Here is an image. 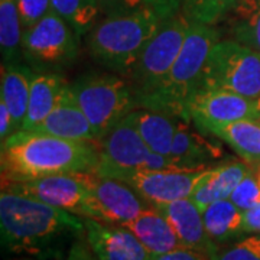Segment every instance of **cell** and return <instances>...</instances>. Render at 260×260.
I'll return each mask as SVG.
<instances>
[{
  "label": "cell",
  "instance_id": "1",
  "mask_svg": "<svg viewBox=\"0 0 260 260\" xmlns=\"http://www.w3.org/2000/svg\"><path fill=\"white\" fill-rule=\"evenodd\" d=\"M85 232L84 217L26 195L2 191V250L8 256L65 260L75 239Z\"/></svg>",
  "mask_w": 260,
  "mask_h": 260
},
{
  "label": "cell",
  "instance_id": "2",
  "mask_svg": "<svg viewBox=\"0 0 260 260\" xmlns=\"http://www.w3.org/2000/svg\"><path fill=\"white\" fill-rule=\"evenodd\" d=\"M0 145L2 182L90 172L100 160L97 142L62 139L30 130H18Z\"/></svg>",
  "mask_w": 260,
  "mask_h": 260
},
{
  "label": "cell",
  "instance_id": "3",
  "mask_svg": "<svg viewBox=\"0 0 260 260\" xmlns=\"http://www.w3.org/2000/svg\"><path fill=\"white\" fill-rule=\"evenodd\" d=\"M221 39L214 25L191 20L185 42L174 65L156 88L138 103V109H149L186 120V104L203 84L210 51Z\"/></svg>",
  "mask_w": 260,
  "mask_h": 260
},
{
  "label": "cell",
  "instance_id": "4",
  "mask_svg": "<svg viewBox=\"0 0 260 260\" xmlns=\"http://www.w3.org/2000/svg\"><path fill=\"white\" fill-rule=\"evenodd\" d=\"M164 19L149 6L104 18L88 34V51L106 70L127 77Z\"/></svg>",
  "mask_w": 260,
  "mask_h": 260
},
{
  "label": "cell",
  "instance_id": "5",
  "mask_svg": "<svg viewBox=\"0 0 260 260\" xmlns=\"http://www.w3.org/2000/svg\"><path fill=\"white\" fill-rule=\"evenodd\" d=\"M68 88L91 123L99 142L136 109L135 94L127 78L116 73L81 75L68 84Z\"/></svg>",
  "mask_w": 260,
  "mask_h": 260
},
{
  "label": "cell",
  "instance_id": "6",
  "mask_svg": "<svg viewBox=\"0 0 260 260\" xmlns=\"http://www.w3.org/2000/svg\"><path fill=\"white\" fill-rule=\"evenodd\" d=\"M191 26V19L184 12L164 19L155 37L142 52L139 61L126 78L138 103L152 93L179 55Z\"/></svg>",
  "mask_w": 260,
  "mask_h": 260
},
{
  "label": "cell",
  "instance_id": "7",
  "mask_svg": "<svg viewBox=\"0 0 260 260\" xmlns=\"http://www.w3.org/2000/svg\"><path fill=\"white\" fill-rule=\"evenodd\" d=\"M201 88H218L259 99L260 54L230 38L220 39L210 51Z\"/></svg>",
  "mask_w": 260,
  "mask_h": 260
},
{
  "label": "cell",
  "instance_id": "8",
  "mask_svg": "<svg viewBox=\"0 0 260 260\" xmlns=\"http://www.w3.org/2000/svg\"><path fill=\"white\" fill-rule=\"evenodd\" d=\"M100 160L94 169L104 177H116L140 169H178L169 156L153 153L132 119L130 113L123 117L99 142Z\"/></svg>",
  "mask_w": 260,
  "mask_h": 260
},
{
  "label": "cell",
  "instance_id": "9",
  "mask_svg": "<svg viewBox=\"0 0 260 260\" xmlns=\"http://www.w3.org/2000/svg\"><path fill=\"white\" fill-rule=\"evenodd\" d=\"M80 35L55 12L23 30L22 55L38 73H55L75 62Z\"/></svg>",
  "mask_w": 260,
  "mask_h": 260
},
{
  "label": "cell",
  "instance_id": "10",
  "mask_svg": "<svg viewBox=\"0 0 260 260\" xmlns=\"http://www.w3.org/2000/svg\"><path fill=\"white\" fill-rule=\"evenodd\" d=\"M84 179L88 188L87 215L84 218L124 225L135 220L149 205L133 188L116 178L90 171L84 172Z\"/></svg>",
  "mask_w": 260,
  "mask_h": 260
},
{
  "label": "cell",
  "instance_id": "11",
  "mask_svg": "<svg viewBox=\"0 0 260 260\" xmlns=\"http://www.w3.org/2000/svg\"><path fill=\"white\" fill-rule=\"evenodd\" d=\"M2 191L26 195L81 217L87 215L88 188L84 179V172L5 181L2 182Z\"/></svg>",
  "mask_w": 260,
  "mask_h": 260
},
{
  "label": "cell",
  "instance_id": "12",
  "mask_svg": "<svg viewBox=\"0 0 260 260\" xmlns=\"http://www.w3.org/2000/svg\"><path fill=\"white\" fill-rule=\"evenodd\" d=\"M208 169H140L113 178L133 188L148 204L159 205L191 198Z\"/></svg>",
  "mask_w": 260,
  "mask_h": 260
},
{
  "label": "cell",
  "instance_id": "13",
  "mask_svg": "<svg viewBox=\"0 0 260 260\" xmlns=\"http://www.w3.org/2000/svg\"><path fill=\"white\" fill-rule=\"evenodd\" d=\"M259 120L257 103L240 94L218 88H200L186 104V120L197 129L237 120Z\"/></svg>",
  "mask_w": 260,
  "mask_h": 260
},
{
  "label": "cell",
  "instance_id": "14",
  "mask_svg": "<svg viewBox=\"0 0 260 260\" xmlns=\"http://www.w3.org/2000/svg\"><path fill=\"white\" fill-rule=\"evenodd\" d=\"M84 237L99 260H153L138 237L120 224L84 218Z\"/></svg>",
  "mask_w": 260,
  "mask_h": 260
},
{
  "label": "cell",
  "instance_id": "15",
  "mask_svg": "<svg viewBox=\"0 0 260 260\" xmlns=\"http://www.w3.org/2000/svg\"><path fill=\"white\" fill-rule=\"evenodd\" d=\"M155 207L167 217L185 249L197 251L208 260L213 259L220 246L215 244L208 236L203 211L191 198L177 200Z\"/></svg>",
  "mask_w": 260,
  "mask_h": 260
},
{
  "label": "cell",
  "instance_id": "16",
  "mask_svg": "<svg viewBox=\"0 0 260 260\" xmlns=\"http://www.w3.org/2000/svg\"><path fill=\"white\" fill-rule=\"evenodd\" d=\"M30 132L45 133L62 139L85 140L99 143L94 127L70 93L68 84L61 97L58 99L52 112Z\"/></svg>",
  "mask_w": 260,
  "mask_h": 260
},
{
  "label": "cell",
  "instance_id": "17",
  "mask_svg": "<svg viewBox=\"0 0 260 260\" xmlns=\"http://www.w3.org/2000/svg\"><path fill=\"white\" fill-rule=\"evenodd\" d=\"M223 156L221 148L191 129L189 120L177 117V129L169 158L178 169H205Z\"/></svg>",
  "mask_w": 260,
  "mask_h": 260
},
{
  "label": "cell",
  "instance_id": "18",
  "mask_svg": "<svg viewBox=\"0 0 260 260\" xmlns=\"http://www.w3.org/2000/svg\"><path fill=\"white\" fill-rule=\"evenodd\" d=\"M124 227L138 237L153 257L184 247L174 227L155 205L149 204Z\"/></svg>",
  "mask_w": 260,
  "mask_h": 260
},
{
  "label": "cell",
  "instance_id": "19",
  "mask_svg": "<svg viewBox=\"0 0 260 260\" xmlns=\"http://www.w3.org/2000/svg\"><path fill=\"white\" fill-rule=\"evenodd\" d=\"M250 164L239 159H227V162L211 167L200 181L191 195L194 204L203 211L205 207L218 200L230 198L234 188L246 177Z\"/></svg>",
  "mask_w": 260,
  "mask_h": 260
},
{
  "label": "cell",
  "instance_id": "20",
  "mask_svg": "<svg viewBox=\"0 0 260 260\" xmlns=\"http://www.w3.org/2000/svg\"><path fill=\"white\" fill-rule=\"evenodd\" d=\"M198 130L223 140L237 153L239 158L246 160L247 164H260V120L247 119L210 124Z\"/></svg>",
  "mask_w": 260,
  "mask_h": 260
},
{
  "label": "cell",
  "instance_id": "21",
  "mask_svg": "<svg viewBox=\"0 0 260 260\" xmlns=\"http://www.w3.org/2000/svg\"><path fill=\"white\" fill-rule=\"evenodd\" d=\"M35 73L26 65L16 64L2 65V85H0V100L8 106L12 113L15 132L22 130L23 121L28 112L30 81Z\"/></svg>",
  "mask_w": 260,
  "mask_h": 260
},
{
  "label": "cell",
  "instance_id": "22",
  "mask_svg": "<svg viewBox=\"0 0 260 260\" xmlns=\"http://www.w3.org/2000/svg\"><path fill=\"white\" fill-rule=\"evenodd\" d=\"M67 87L58 73H35L30 81L28 112L22 130H32L55 107L58 99Z\"/></svg>",
  "mask_w": 260,
  "mask_h": 260
},
{
  "label": "cell",
  "instance_id": "23",
  "mask_svg": "<svg viewBox=\"0 0 260 260\" xmlns=\"http://www.w3.org/2000/svg\"><path fill=\"white\" fill-rule=\"evenodd\" d=\"M208 236L220 247L236 242L244 234L243 211L230 198L218 200L203 210Z\"/></svg>",
  "mask_w": 260,
  "mask_h": 260
},
{
  "label": "cell",
  "instance_id": "24",
  "mask_svg": "<svg viewBox=\"0 0 260 260\" xmlns=\"http://www.w3.org/2000/svg\"><path fill=\"white\" fill-rule=\"evenodd\" d=\"M130 116L148 148L153 153L169 156L177 129V117L149 109H135Z\"/></svg>",
  "mask_w": 260,
  "mask_h": 260
},
{
  "label": "cell",
  "instance_id": "25",
  "mask_svg": "<svg viewBox=\"0 0 260 260\" xmlns=\"http://www.w3.org/2000/svg\"><path fill=\"white\" fill-rule=\"evenodd\" d=\"M223 20L230 39L260 54V0H237Z\"/></svg>",
  "mask_w": 260,
  "mask_h": 260
},
{
  "label": "cell",
  "instance_id": "26",
  "mask_svg": "<svg viewBox=\"0 0 260 260\" xmlns=\"http://www.w3.org/2000/svg\"><path fill=\"white\" fill-rule=\"evenodd\" d=\"M23 26L16 0H0V49L2 65L19 62L22 55Z\"/></svg>",
  "mask_w": 260,
  "mask_h": 260
},
{
  "label": "cell",
  "instance_id": "27",
  "mask_svg": "<svg viewBox=\"0 0 260 260\" xmlns=\"http://www.w3.org/2000/svg\"><path fill=\"white\" fill-rule=\"evenodd\" d=\"M51 8L80 37L88 35L102 20L103 10L99 0H51Z\"/></svg>",
  "mask_w": 260,
  "mask_h": 260
},
{
  "label": "cell",
  "instance_id": "28",
  "mask_svg": "<svg viewBox=\"0 0 260 260\" xmlns=\"http://www.w3.org/2000/svg\"><path fill=\"white\" fill-rule=\"evenodd\" d=\"M237 0H185L182 12L194 22L217 25L232 10Z\"/></svg>",
  "mask_w": 260,
  "mask_h": 260
},
{
  "label": "cell",
  "instance_id": "29",
  "mask_svg": "<svg viewBox=\"0 0 260 260\" xmlns=\"http://www.w3.org/2000/svg\"><path fill=\"white\" fill-rule=\"evenodd\" d=\"M234 204L242 211H246L260 203V164L250 165L246 177L234 188L230 195Z\"/></svg>",
  "mask_w": 260,
  "mask_h": 260
},
{
  "label": "cell",
  "instance_id": "30",
  "mask_svg": "<svg viewBox=\"0 0 260 260\" xmlns=\"http://www.w3.org/2000/svg\"><path fill=\"white\" fill-rule=\"evenodd\" d=\"M211 260H260V233L221 246Z\"/></svg>",
  "mask_w": 260,
  "mask_h": 260
},
{
  "label": "cell",
  "instance_id": "31",
  "mask_svg": "<svg viewBox=\"0 0 260 260\" xmlns=\"http://www.w3.org/2000/svg\"><path fill=\"white\" fill-rule=\"evenodd\" d=\"M23 30L34 26L49 12H52L51 0H16Z\"/></svg>",
  "mask_w": 260,
  "mask_h": 260
},
{
  "label": "cell",
  "instance_id": "32",
  "mask_svg": "<svg viewBox=\"0 0 260 260\" xmlns=\"http://www.w3.org/2000/svg\"><path fill=\"white\" fill-rule=\"evenodd\" d=\"M104 16L124 15L148 6L146 0H99Z\"/></svg>",
  "mask_w": 260,
  "mask_h": 260
},
{
  "label": "cell",
  "instance_id": "33",
  "mask_svg": "<svg viewBox=\"0 0 260 260\" xmlns=\"http://www.w3.org/2000/svg\"><path fill=\"white\" fill-rule=\"evenodd\" d=\"M185 0H146L148 6L158 13L160 19H168L182 12Z\"/></svg>",
  "mask_w": 260,
  "mask_h": 260
},
{
  "label": "cell",
  "instance_id": "34",
  "mask_svg": "<svg viewBox=\"0 0 260 260\" xmlns=\"http://www.w3.org/2000/svg\"><path fill=\"white\" fill-rule=\"evenodd\" d=\"M65 260H99L93 254V251L90 250L88 244L85 242V237L80 236L78 239H75L73 246L70 247V251L67 254Z\"/></svg>",
  "mask_w": 260,
  "mask_h": 260
},
{
  "label": "cell",
  "instance_id": "35",
  "mask_svg": "<svg viewBox=\"0 0 260 260\" xmlns=\"http://www.w3.org/2000/svg\"><path fill=\"white\" fill-rule=\"evenodd\" d=\"M243 229L249 234L260 233V203L243 211Z\"/></svg>",
  "mask_w": 260,
  "mask_h": 260
},
{
  "label": "cell",
  "instance_id": "36",
  "mask_svg": "<svg viewBox=\"0 0 260 260\" xmlns=\"http://www.w3.org/2000/svg\"><path fill=\"white\" fill-rule=\"evenodd\" d=\"M15 133V123L8 106L0 100V140L6 142L10 135Z\"/></svg>",
  "mask_w": 260,
  "mask_h": 260
},
{
  "label": "cell",
  "instance_id": "37",
  "mask_svg": "<svg viewBox=\"0 0 260 260\" xmlns=\"http://www.w3.org/2000/svg\"><path fill=\"white\" fill-rule=\"evenodd\" d=\"M153 260H208L204 257L203 254L197 253L194 250H189L185 247H181L177 250L169 251L165 254H160V256H155Z\"/></svg>",
  "mask_w": 260,
  "mask_h": 260
},
{
  "label": "cell",
  "instance_id": "38",
  "mask_svg": "<svg viewBox=\"0 0 260 260\" xmlns=\"http://www.w3.org/2000/svg\"><path fill=\"white\" fill-rule=\"evenodd\" d=\"M12 260H38V259H29V257H15Z\"/></svg>",
  "mask_w": 260,
  "mask_h": 260
},
{
  "label": "cell",
  "instance_id": "39",
  "mask_svg": "<svg viewBox=\"0 0 260 260\" xmlns=\"http://www.w3.org/2000/svg\"><path fill=\"white\" fill-rule=\"evenodd\" d=\"M256 103H257V110H259V120H260V97L256 99Z\"/></svg>",
  "mask_w": 260,
  "mask_h": 260
}]
</instances>
